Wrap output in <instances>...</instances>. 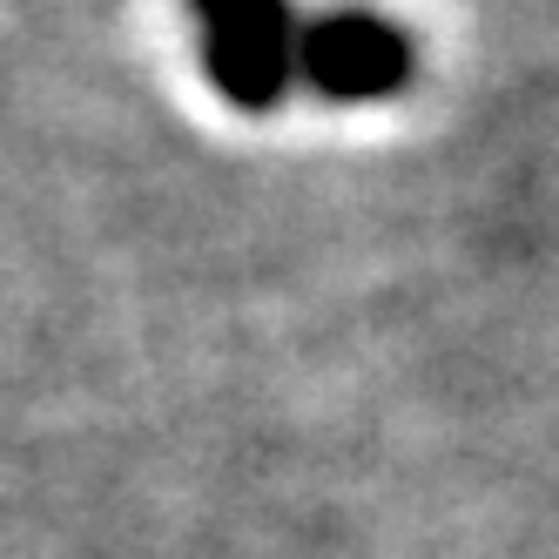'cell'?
Returning <instances> with one entry per match:
<instances>
[{"label":"cell","mask_w":559,"mask_h":559,"mask_svg":"<svg viewBox=\"0 0 559 559\" xmlns=\"http://www.w3.org/2000/svg\"><path fill=\"white\" fill-rule=\"evenodd\" d=\"M189 21H195L210 88L229 108L270 115L290 102L297 41H304V14L290 0H189Z\"/></svg>","instance_id":"6da1fadb"},{"label":"cell","mask_w":559,"mask_h":559,"mask_svg":"<svg viewBox=\"0 0 559 559\" xmlns=\"http://www.w3.org/2000/svg\"><path fill=\"white\" fill-rule=\"evenodd\" d=\"M418 74V41L378 8H324L304 14V41H297V88L324 95V102H384L397 88H412Z\"/></svg>","instance_id":"7a4b0ae2"}]
</instances>
